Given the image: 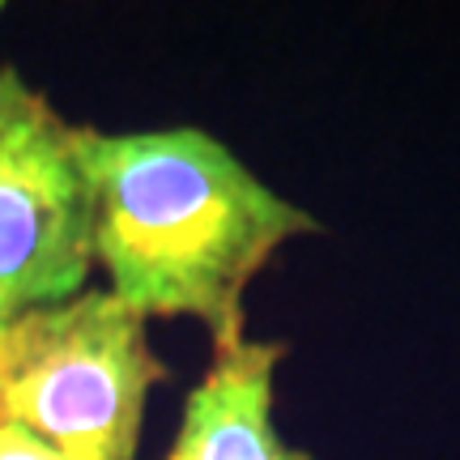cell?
Wrapping results in <instances>:
<instances>
[{
	"label": "cell",
	"instance_id": "1",
	"mask_svg": "<svg viewBox=\"0 0 460 460\" xmlns=\"http://www.w3.org/2000/svg\"><path fill=\"white\" fill-rule=\"evenodd\" d=\"M94 264L146 320H200L214 345L243 337V295L315 217L273 192L205 128L99 132L85 124Z\"/></svg>",
	"mask_w": 460,
	"mask_h": 460
},
{
	"label": "cell",
	"instance_id": "3",
	"mask_svg": "<svg viewBox=\"0 0 460 460\" xmlns=\"http://www.w3.org/2000/svg\"><path fill=\"white\" fill-rule=\"evenodd\" d=\"M94 269V183L85 124L0 65V329L68 303Z\"/></svg>",
	"mask_w": 460,
	"mask_h": 460
},
{
	"label": "cell",
	"instance_id": "5",
	"mask_svg": "<svg viewBox=\"0 0 460 460\" xmlns=\"http://www.w3.org/2000/svg\"><path fill=\"white\" fill-rule=\"evenodd\" d=\"M0 460H65L60 452H51L48 444H39L26 430H0Z\"/></svg>",
	"mask_w": 460,
	"mask_h": 460
},
{
	"label": "cell",
	"instance_id": "2",
	"mask_svg": "<svg viewBox=\"0 0 460 460\" xmlns=\"http://www.w3.org/2000/svg\"><path fill=\"white\" fill-rule=\"evenodd\" d=\"M163 379L146 315L85 286L0 329V430H26L65 460H137Z\"/></svg>",
	"mask_w": 460,
	"mask_h": 460
},
{
	"label": "cell",
	"instance_id": "4",
	"mask_svg": "<svg viewBox=\"0 0 460 460\" xmlns=\"http://www.w3.org/2000/svg\"><path fill=\"white\" fill-rule=\"evenodd\" d=\"M278 362V341L234 337L214 345V362L188 393L180 435L166 460H312L286 444L273 422Z\"/></svg>",
	"mask_w": 460,
	"mask_h": 460
}]
</instances>
